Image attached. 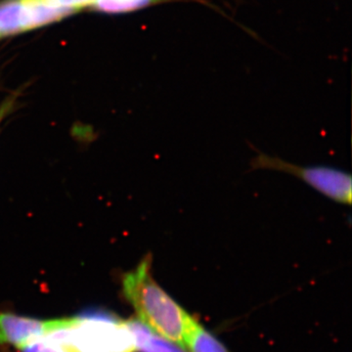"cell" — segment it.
I'll list each match as a JSON object with an SVG mask.
<instances>
[{"instance_id": "3", "label": "cell", "mask_w": 352, "mask_h": 352, "mask_svg": "<svg viewBox=\"0 0 352 352\" xmlns=\"http://www.w3.org/2000/svg\"><path fill=\"white\" fill-rule=\"evenodd\" d=\"M254 170L282 171L296 176L322 195L337 203L349 206L352 198L351 175L331 166H300L277 157L258 152L251 162Z\"/></svg>"}, {"instance_id": "5", "label": "cell", "mask_w": 352, "mask_h": 352, "mask_svg": "<svg viewBox=\"0 0 352 352\" xmlns=\"http://www.w3.org/2000/svg\"><path fill=\"white\" fill-rule=\"evenodd\" d=\"M53 320H41L10 312H0V344L22 349L44 337L52 328Z\"/></svg>"}, {"instance_id": "7", "label": "cell", "mask_w": 352, "mask_h": 352, "mask_svg": "<svg viewBox=\"0 0 352 352\" xmlns=\"http://www.w3.org/2000/svg\"><path fill=\"white\" fill-rule=\"evenodd\" d=\"M184 347L189 352H228L226 347L198 321L190 331Z\"/></svg>"}, {"instance_id": "10", "label": "cell", "mask_w": 352, "mask_h": 352, "mask_svg": "<svg viewBox=\"0 0 352 352\" xmlns=\"http://www.w3.org/2000/svg\"><path fill=\"white\" fill-rule=\"evenodd\" d=\"M52 1L72 15L87 7H91L94 0H52Z\"/></svg>"}, {"instance_id": "6", "label": "cell", "mask_w": 352, "mask_h": 352, "mask_svg": "<svg viewBox=\"0 0 352 352\" xmlns=\"http://www.w3.org/2000/svg\"><path fill=\"white\" fill-rule=\"evenodd\" d=\"M138 352H187L184 347L162 337L140 320L127 321Z\"/></svg>"}, {"instance_id": "1", "label": "cell", "mask_w": 352, "mask_h": 352, "mask_svg": "<svg viewBox=\"0 0 352 352\" xmlns=\"http://www.w3.org/2000/svg\"><path fill=\"white\" fill-rule=\"evenodd\" d=\"M152 263V254H148L126 272L122 280V293L138 314V320L162 337L184 347L195 318L157 284L153 276Z\"/></svg>"}, {"instance_id": "11", "label": "cell", "mask_w": 352, "mask_h": 352, "mask_svg": "<svg viewBox=\"0 0 352 352\" xmlns=\"http://www.w3.org/2000/svg\"><path fill=\"white\" fill-rule=\"evenodd\" d=\"M11 108H12V102H6L0 106V127L7 115L10 112Z\"/></svg>"}, {"instance_id": "4", "label": "cell", "mask_w": 352, "mask_h": 352, "mask_svg": "<svg viewBox=\"0 0 352 352\" xmlns=\"http://www.w3.org/2000/svg\"><path fill=\"white\" fill-rule=\"evenodd\" d=\"M69 15L52 0H2L0 38L38 29Z\"/></svg>"}, {"instance_id": "2", "label": "cell", "mask_w": 352, "mask_h": 352, "mask_svg": "<svg viewBox=\"0 0 352 352\" xmlns=\"http://www.w3.org/2000/svg\"><path fill=\"white\" fill-rule=\"evenodd\" d=\"M44 337L69 352H136L127 321L101 308L54 319L52 328Z\"/></svg>"}, {"instance_id": "8", "label": "cell", "mask_w": 352, "mask_h": 352, "mask_svg": "<svg viewBox=\"0 0 352 352\" xmlns=\"http://www.w3.org/2000/svg\"><path fill=\"white\" fill-rule=\"evenodd\" d=\"M160 1L163 0H94L91 7L100 12L120 14L138 10Z\"/></svg>"}, {"instance_id": "9", "label": "cell", "mask_w": 352, "mask_h": 352, "mask_svg": "<svg viewBox=\"0 0 352 352\" xmlns=\"http://www.w3.org/2000/svg\"><path fill=\"white\" fill-rule=\"evenodd\" d=\"M23 352H69L68 349L54 340L43 337L22 349Z\"/></svg>"}]
</instances>
